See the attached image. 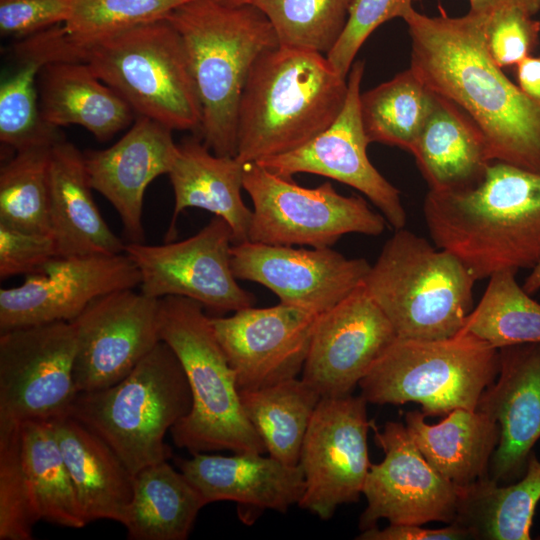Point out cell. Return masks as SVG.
<instances>
[{
  "label": "cell",
  "mask_w": 540,
  "mask_h": 540,
  "mask_svg": "<svg viewBox=\"0 0 540 540\" xmlns=\"http://www.w3.org/2000/svg\"><path fill=\"white\" fill-rule=\"evenodd\" d=\"M517 85L533 103L540 106V54L529 56L516 66Z\"/></svg>",
  "instance_id": "46"
},
{
  "label": "cell",
  "mask_w": 540,
  "mask_h": 540,
  "mask_svg": "<svg viewBox=\"0 0 540 540\" xmlns=\"http://www.w3.org/2000/svg\"><path fill=\"white\" fill-rule=\"evenodd\" d=\"M140 274L125 253L55 256L25 275L21 285L0 290V331L72 322L95 299L134 289Z\"/></svg>",
  "instance_id": "15"
},
{
  "label": "cell",
  "mask_w": 540,
  "mask_h": 540,
  "mask_svg": "<svg viewBox=\"0 0 540 540\" xmlns=\"http://www.w3.org/2000/svg\"><path fill=\"white\" fill-rule=\"evenodd\" d=\"M348 92L326 55L283 45L264 51L248 75L238 112L243 163L295 150L327 129Z\"/></svg>",
  "instance_id": "3"
},
{
  "label": "cell",
  "mask_w": 540,
  "mask_h": 540,
  "mask_svg": "<svg viewBox=\"0 0 540 540\" xmlns=\"http://www.w3.org/2000/svg\"><path fill=\"white\" fill-rule=\"evenodd\" d=\"M499 371V349L465 333L439 340L397 338L359 383L372 404L415 402L425 416L475 410Z\"/></svg>",
  "instance_id": "9"
},
{
  "label": "cell",
  "mask_w": 540,
  "mask_h": 540,
  "mask_svg": "<svg viewBox=\"0 0 540 540\" xmlns=\"http://www.w3.org/2000/svg\"><path fill=\"white\" fill-rule=\"evenodd\" d=\"M429 190L473 186L493 161L484 134L456 104L435 94V103L411 152Z\"/></svg>",
  "instance_id": "29"
},
{
  "label": "cell",
  "mask_w": 540,
  "mask_h": 540,
  "mask_svg": "<svg viewBox=\"0 0 540 540\" xmlns=\"http://www.w3.org/2000/svg\"><path fill=\"white\" fill-rule=\"evenodd\" d=\"M245 163L236 156L217 155L202 140L188 138L177 144L168 176L175 205L166 241L173 238L175 221L183 210L200 208L224 219L233 244L248 241L252 210L243 202Z\"/></svg>",
  "instance_id": "26"
},
{
  "label": "cell",
  "mask_w": 540,
  "mask_h": 540,
  "mask_svg": "<svg viewBox=\"0 0 540 540\" xmlns=\"http://www.w3.org/2000/svg\"><path fill=\"white\" fill-rule=\"evenodd\" d=\"M516 274L505 270L488 278L483 296L460 333L472 335L497 349L540 343V304L517 283Z\"/></svg>",
  "instance_id": "36"
},
{
  "label": "cell",
  "mask_w": 540,
  "mask_h": 540,
  "mask_svg": "<svg viewBox=\"0 0 540 540\" xmlns=\"http://www.w3.org/2000/svg\"><path fill=\"white\" fill-rule=\"evenodd\" d=\"M469 11L478 14L491 16L492 14L510 8H518L524 12L535 16L540 12V0H468Z\"/></svg>",
  "instance_id": "47"
},
{
  "label": "cell",
  "mask_w": 540,
  "mask_h": 540,
  "mask_svg": "<svg viewBox=\"0 0 540 540\" xmlns=\"http://www.w3.org/2000/svg\"><path fill=\"white\" fill-rule=\"evenodd\" d=\"M476 281L452 253L401 228L385 242L363 285L397 338L439 340L461 332L474 308Z\"/></svg>",
  "instance_id": "7"
},
{
  "label": "cell",
  "mask_w": 540,
  "mask_h": 540,
  "mask_svg": "<svg viewBox=\"0 0 540 540\" xmlns=\"http://www.w3.org/2000/svg\"><path fill=\"white\" fill-rule=\"evenodd\" d=\"M159 334L179 359L192 394L189 414L170 430L175 445L191 454L267 452L243 411L235 372L204 307L185 297L161 298Z\"/></svg>",
  "instance_id": "5"
},
{
  "label": "cell",
  "mask_w": 540,
  "mask_h": 540,
  "mask_svg": "<svg viewBox=\"0 0 540 540\" xmlns=\"http://www.w3.org/2000/svg\"><path fill=\"white\" fill-rule=\"evenodd\" d=\"M435 103L411 68L360 94V113L369 143L411 152Z\"/></svg>",
  "instance_id": "34"
},
{
  "label": "cell",
  "mask_w": 540,
  "mask_h": 540,
  "mask_svg": "<svg viewBox=\"0 0 540 540\" xmlns=\"http://www.w3.org/2000/svg\"><path fill=\"white\" fill-rule=\"evenodd\" d=\"M419 0H353L346 25L334 47L326 55L332 67L348 76L363 43L381 24L404 18Z\"/></svg>",
  "instance_id": "41"
},
{
  "label": "cell",
  "mask_w": 540,
  "mask_h": 540,
  "mask_svg": "<svg viewBox=\"0 0 540 540\" xmlns=\"http://www.w3.org/2000/svg\"><path fill=\"white\" fill-rule=\"evenodd\" d=\"M166 19L184 43L202 110L199 134L217 155L236 156L241 96L252 65L279 45L268 18L255 5L230 7L192 0Z\"/></svg>",
  "instance_id": "4"
},
{
  "label": "cell",
  "mask_w": 540,
  "mask_h": 540,
  "mask_svg": "<svg viewBox=\"0 0 540 540\" xmlns=\"http://www.w3.org/2000/svg\"><path fill=\"white\" fill-rule=\"evenodd\" d=\"M13 54L17 66L0 85V140L15 152L53 147L64 137L42 118L37 78L49 63L77 61L75 47L57 25L20 39Z\"/></svg>",
  "instance_id": "24"
},
{
  "label": "cell",
  "mask_w": 540,
  "mask_h": 540,
  "mask_svg": "<svg viewBox=\"0 0 540 540\" xmlns=\"http://www.w3.org/2000/svg\"><path fill=\"white\" fill-rule=\"evenodd\" d=\"M243 189L253 204L251 242L324 248L345 234L378 236L386 228L362 197L341 195L329 182L303 187L256 162L245 163Z\"/></svg>",
  "instance_id": "10"
},
{
  "label": "cell",
  "mask_w": 540,
  "mask_h": 540,
  "mask_svg": "<svg viewBox=\"0 0 540 540\" xmlns=\"http://www.w3.org/2000/svg\"><path fill=\"white\" fill-rule=\"evenodd\" d=\"M25 467L38 501L42 521L80 529L87 525L63 458L52 421L20 425Z\"/></svg>",
  "instance_id": "35"
},
{
  "label": "cell",
  "mask_w": 540,
  "mask_h": 540,
  "mask_svg": "<svg viewBox=\"0 0 540 540\" xmlns=\"http://www.w3.org/2000/svg\"><path fill=\"white\" fill-rule=\"evenodd\" d=\"M371 265L331 247L304 248L245 241L231 247L237 280L261 284L280 303L321 315L364 284Z\"/></svg>",
  "instance_id": "18"
},
{
  "label": "cell",
  "mask_w": 540,
  "mask_h": 540,
  "mask_svg": "<svg viewBox=\"0 0 540 540\" xmlns=\"http://www.w3.org/2000/svg\"><path fill=\"white\" fill-rule=\"evenodd\" d=\"M366 405L361 395L323 397L310 420L299 459L305 490L298 505L322 520L363 494L371 466Z\"/></svg>",
  "instance_id": "13"
},
{
  "label": "cell",
  "mask_w": 540,
  "mask_h": 540,
  "mask_svg": "<svg viewBox=\"0 0 540 540\" xmlns=\"http://www.w3.org/2000/svg\"><path fill=\"white\" fill-rule=\"evenodd\" d=\"M51 236L58 256H112L125 243L103 219L92 196L83 152L63 139L51 149Z\"/></svg>",
  "instance_id": "25"
},
{
  "label": "cell",
  "mask_w": 540,
  "mask_h": 540,
  "mask_svg": "<svg viewBox=\"0 0 540 540\" xmlns=\"http://www.w3.org/2000/svg\"><path fill=\"white\" fill-rule=\"evenodd\" d=\"M359 540H462L472 539L470 533L455 523L438 529L415 524H391L384 529L376 526L362 530Z\"/></svg>",
  "instance_id": "45"
},
{
  "label": "cell",
  "mask_w": 540,
  "mask_h": 540,
  "mask_svg": "<svg viewBox=\"0 0 540 540\" xmlns=\"http://www.w3.org/2000/svg\"><path fill=\"white\" fill-rule=\"evenodd\" d=\"M374 440L384 459L371 464L363 487L367 507L359 526H376L378 520L391 524L423 525L455 520L460 488L440 475L425 459L405 424L387 422L375 429Z\"/></svg>",
  "instance_id": "17"
},
{
  "label": "cell",
  "mask_w": 540,
  "mask_h": 540,
  "mask_svg": "<svg viewBox=\"0 0 540 540\" xmlns=\"http://www.w3.org/2000/svg\"><path fill=\"white\" fill-rule=\"evenodd\" d=\"M397 339L364 285L319 315L301 378L320 396L352 394Z\"/></svg>",
  "instance_id": "20"
},
{
  "label": "cell",
  "mask_w": 540,
  "mask_h": 540,
  "mask_svg": "<svg viewBox=\"0 0 540 540\" xmlns=\"http://www.w3.org/2000/svg\"><path fill=\"white\" fill-rule=\"evenodd\" d=\"M215 1L222 5H226L230 7H237V6L253 4L254 0H215Z\"/></svg>",
  "instance_id": "49"
},
{
  "label": "cell",
  "mask_w": 540,
  "mask_h": 540,
  "mask_svg": "<svg viewBox=\"0 0 540 540\" xmlns=\"http://www.w3.org/2000/svg\"><path fill=\"white\" fill-rule=\"evenodd\" d=\"M180 471L206 503L234 501L241 505L286 513L305 490L301 466L288 465L262 453L231 456L194 453L177 460Z\"/></svg>",
  "instance_id": "23"
},
{
  "label": "cell",
  "mask_w": 540,
  "mask_h": 540,
  "mask_svg": "<svg viewBox=\"0 0 540 540\" xmlns=\"http://www.w3.org/2000/svg\"><path fill=\"white\" fill-rule=\"evenodd\" d=\"M52 147L16 151L0 169V224L51 236Z\"/></svg>",
  "instance_id": "37"
},
{
  "label": "cell",
  "mask_w": 540,
  "mask_h": 540,
  "mask_svg": "<svg viewBox=\"0 0 540 540\" xmlns=\"http://www.w3.org/2000/svg\"><path fill=\"white\" fill-rule=\"evenodd\" d=\"M540 21L518 8L488 16L484 25L485 46L500 67L517 66L539 44Z\"/></svg>",
  "instance_id": "42"
},
{
  "label": "cell",
  "mask_w": 540,
  "mask_h": 540,
  "mask_svg": "<svg viewBox=\"0 0 540 540\" xmlns=\"http://www.w3.org/2000/svg\"><path fill=\"white\" fill-rule=\"evenodd\" d=\"M74 45L79 60L135 114L171 130L200 132L202 110L189 59L166 18Z\"/></svg>",
  "instance_id": "8"
},
{
  "label": "cell",
  "mask_w": 540,
  "mask_h": 540,
  "mask_svg": "<svg viewBox=\"0 0 540 540\" xmlns=\"http://www.w3.org/2000/svg\"><path fill=\"white\" fill-rule=\"evenodd\" d=\"M189 1L192 0H73L63 28L74 44H84L165 19Z\"/></svg>",
  "instance_id": "40"
},
{
  "label": "cell",
  "mask_w": 540,
  "mask_h": 540,
  "mask_svg": "<svg viewBox=\"0 0 540 540\" xmlns=\"http://www.w3.org/2000/svg\"><path fill=\"white\" fill-rule=\"evenodd\" d=\"M172 131L138 116L112 146L83 152L89 184L117 211L128 242L145 241L144 193L155 178L170 171L177 149Z\"/></svg>",
  "instance_id": "22"
},
{
  "label": "cell",
  "mask_w": 540,
  "mask_h": 540,
  "mask_svg": "<svg viewBox=\"0 0 540 540\" xmlns=\"http://www.w3.org/2000/svg\"><path fill=\"white\" fill-rule=\"evenodd\" d=\"M476 410L500 426L491 478L500 484L519 480L540 439V343L499 348V371L481 394Z\"/></svg>",
  "instance_id": "21"
},
{
  "label": "cell",
  "mask_w": 540,
  "mask_h": 540,
  "mask_svg": "<svg viewBox=\"0 0 540 540\" xmlns=\"http://www.w3.org/2000/svg\"><path fill=\"white\" fill-rule=\"evenodd\" d=\"M243 411L267 453L298 465L302 443L321 396L302 378L239 390Z\"/></svg>",
  "instance_id": "33"
},
{
  "label": "cell",
  "mask_w": 540,
  "mask_h": 540,
  "mask_svg": "<svg viewBox=\"0 0 540 540\" xmlns=\"http://www.w3.org/2000/svg\"><path fill=\"white\" fill-rule=\"evenodd\" d=\"M522 287L530 295L540 291V264L530 271Z\"/></svg>",
  "instance_id": "48"
},
{
  "label": "cell",
  "mask_w": 540,
  "mask_h": 540,
  "mask_svg": "<svg viewBox=\"0 0 540 540\" xmlns=\"http://www.w3.org/2000/svg\"><path fill=\"white\" fill-rule=\"evenodd\" d=\"M233 234L228 223L213 216L195 235L162 245L125 243L124 253L140 274V291L152 298L180 296L216 313L254 305L231 268Z\"/></svg>",
  "instance_id": "12"
},
{
  "label": "cell",
  "mask_w": 540,
  "mask_h": 540,
  "mask_svg": "<svg viewBox=\"0 0 540 540\" xmlns=\"http://www.w3.org/2000/svg\"><path fill=\"white\" fill-rule=\"evenodd\" d=\"M539 501L540 461L532 452L519 480L501 485L486 476L460 488L452 523L466 529L472 539L529 540Z\"/></svg>",
  "instance_id": "31"
},
{
  "label": "cell",
  "mask_w": 540,
  "mask_h": 540,
  "mask_svg": "<svg viewBox=\"0 0 540 540\" xmlns=\"http://www.w3.org/2000/svg\"><path fill=\"white\" fill-rule=\"evenodd\" d=\"M318 317L279 303L210 318L238 390L270 386L301 374Z\"/></svg>",
  "instance_id": "19"
},
{
  "label": "cell",
  "mask_w": 540,
  "mask_h": 540,
  "mask_svg": "<svg viewBox=\"0 0 540 540\" xmlns=\"http://www.w3.org/2000/svg\"><path fill=\"white\" fill-rule=\"evenodd\" d=\"M418 411L405 414V426L429 464L458 488L488 475L500 440V426L478 410L455 409L436 424Z\"/></svg>",
  "instance_id": "30"
},
{
  "label": "cell",
  "mask_w": 540,
  "mask_h": 540,
  "mask_svg": "<svg viewBox=\"0 0 540 540\" xmlns=\"http://www.w3.org/2000/svg\"><path fill=\"white\" fill-rule=\"evenodd\" d=\"M159 304L141 291L118 290L92 301L71 322L78 393L118 383L151 352L161 341Z\"/></svg>",
  "instance_id": "14"
},
{
  "label": "cell",
  "mask_w": 540,
  "mask_h": 540,
  "mask_svg": "<svg viewBox=\"0 0 540 540\" xmlns=\"http://www.w3.org/2000/svg\"><path fill=\"white\" fill-rule=\"evenodd\" d=\"M488 16L403 18L411 38L410 68L435 94L462 109L485 136L490 157L540 172V106L511 82L485 46Z\"/></svg>",
  "instance_id": "1"
},
{
  "label": "cell",
  "mask_w": 540,
  "mask_h": 540,
  "mask_svg": "<svg viewBox=\"0 0 540 540\" xmlns=\"http://www.w3.org/2000/svg\"><path fill=\"white\" fill-rule=\"evenodd\" d=\"M38 77L41 115L52 127L78 125L104 142L133 120L129 104L85 62L49 63Z\"/></svg>",
  "instance_id": "28"
},
{
  "label": "cell",
  "mask_w": 540,
  "mask_h": 540,
  "mask_svg": "<svg viewBox=\"0 0 540 540\" xmlns=\"http://www.w3.org/2000/svg\"><path fill=\"white\" fill-rule=\"evenodd\" d=\"M364 62L355 61L347 76L344 106L333 123L303 146L257 161L268 171L290 177L310 173L355 188L375 205L395 230L405 227L407 214L400 191L373 166L360 113Z\"/></svg>",
  "instance_id": "16"
},
{
  "label": "cell",
  "mask_w": 540,
  "mask_h": 540,
  "mask_svg": "<svg viewBox=\"0 0 540 540\" xmlns=\"http://www.w3.org/2000/svg\"><path fill=\"white\" fill-rule=\"evenodd\" d=\"M41 520L23 460L20 425L0 428V540H31Z\"/></svg>",
  "instance_id": "39"
},
{
  "label": "cell",
  "mask_w": 540,
  "mask_h": 540,
  "mask_svg": "<svg viewBox=\"0 0 540 540\" xmlns=\"http://www.w3.org/2000/svg\"><path fill=\"white\" fill-rule=\"evenodd\" d=\"M423 215L435 246L476 280L540 264V172L493 160L473 186L429 190Z\"/></svg>",
  "instance_id": "2"
},
{
  "label": "cell",
  "mask_w": 540,
  "mask_h": 540,
  "mask_svg": "<svg viewBox=\"0 0 540 540\" xmlns=\"http://www.w3.org/2000/svg\"><path fill=\"white\" fill-rule=\"evenodd\" d=\"M72 4L73 0H0L1 35L23 39L63 25Z\"/></svg>",
  "instance_id": "43"
},
{
  "label": "cell",
  "mask_w": 540,
  "mask_h": 540,
  "mask_svg": "<svg viewBox=\"0 0 540 540\" xmlns=\"http://www.w3.org/2000/svg\"><path fill=\"white\" fill-rule=\"evenodd\" d=\"M71 322H52L0 334V428L53 421L69 414L78 394Z\"/></svg>",
  "instance_id": "11"
},
{
  "label": "cell",
  "mask_w": 540,
  "mask_h": 540,
  "mask_svg": "<svg viewBox=\"0 0 540 540\" xmlns=\"http://www.w3.org/2000/svg\"><path fill=\"white\" fill-rule=\"evenodd\" d=\"M191 408L183 367L161 340L118 383L79 392L68 415L105 441L135 475L172 456L165 435Z\"/></svg>",
  "instance_id": "6"
},
{
  "label": "cell",
  "mask_w": 540,
  "mask_h": 540,
  "mask_svg": "<svg viewBox=\"0 0 540 540\" xmlns=\"http://www.w3.org/2000/svg\"><path fill=\"white\" fill-rule=\"evenodd\" d=\"M207 503L167 461L134 475V495L123 526L130 540H185Z\"/></svg>",
  "instance_id": "32"
},
{
  "label": "cell",
  "mask_w": 540,
  "mask_h": 540,
  "mask_svg": "<svg viewBox=\"0 0 540 540\" xmlns=\"http://www.w3.org/2000/svg\"><path fill=\"white\" fill-rule=\"evenodd\" d=\"M353 0H254L279 45L327 55L346 25Z\"/></svg>",
  "instance_id": "38"
},
{
  "label": "cell",
  "mask_w": 540,
  "mask_h": 540,
  "mask_svg": "<svg viewBox=\"0 0 540 540\" xmlns=\"http://www.w3.org/2000/svg\"><path fill=\"white\" fill-rule=\"evenodd\" d=\"M58 256L50 235L35 234L0 224V278L27 275Z\"/></svg>",
  "instance_id": "44"
},
{
  "label": "cell",
  "mask_w": 540,
  "mask_h": 540,
  "mask_svg": "<svg viewBox=\"0 0 540 540\" xmlns=\"http://www.w3.org/2000/svg\"><path fill=\"white\" fill-rule=\"evenodd\" d=\"M86 523L124 524L134 495V474L98 435L69 415L52 421Z\"/></svg>",
  "instance_id": "27"
}]
</instances>
